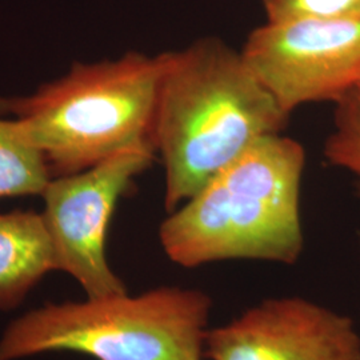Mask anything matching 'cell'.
<instances>
[{
	"instance_id": "cell-1",
	"label": "cell",
	"mask_w": 360,
	"mask_h": 360,
	"mask_svg": "<svg viewBox=\"0 0 360 360\" xmlns=\"http://www.w3.org/2000/svg\"><path fill=\"white\" fill-rule=\"evenodd\" d=\"M288 117L242 52L218 37L166 52L153 144L165 166L168 214L260 139L281 134Z\"/></svg>"
},
{
	"instance_id": "cell-2",
	"label": "cell",
	"mask_w": 360,
	"mask_h": 360,
	"mask_svg": "<svg viewBox=\"0 0 360 360\" xmlns=\"http://www.w3.org/2000/svg\"><path fill=\"white\" fill-rule=\"evenodd\" d=\"M303 146L275 134L223 168L159 227L171 262L196 269L224 260L295 264L303 252Z\"/></svg>"
},
{
	"instance_id": "cell-3",
	"label": "cell",
	"mask_w": 360,
	"mask_h": 360,
	"mask_svg": "<svg viewBox=\"0 0 360 360\" xmlns=\"http://www.w3.org/2000/svg\"><path fill=\"white\" fill-rule=\"evenodd\" d=\"M166 52L129 51L114 60L75 62L25 96L0 98L43 155L52 178L82 172L139 143H153Z\"/></svg>"
},
{
	"instance_id": "cell-4",
	"label": "cell",
	"mask_w": 360,
	"mask_h": 360,
	"mask_svg": "<svg viewBox=\"0 0 360 360\" xmlns=\"http://www.w3.org/2000/svg\"><path fill=\"white\" fill-rule=\"evenodd\" d=\"M212 300L160 285L139 295L47 303L8 324L0 360L77 352L95 360H203Z\"/></svg>"
},
{
	"instance_id": "cell-5",
	"label": "cell",
	"mask_w": 360,
	"mask_h": 360,
	"mask_svg": "<svg viewBox=\"0 0 360 360\" xmlns=\"http://www.w3.org/2000/svg\"><path fill=\"white\" fill-rule=\"evenodd\" d=\"M155 155L153 143H139L89 169L52 178L41 193L56 271L72 276L90 299L129 292L108 263L107 233L119 200Z\"/></svg>"
},
{
	"instance_id": "cell-6",
	"label": "cell",
	"mask_w": 360,
	"mask_h": 360,
	"mask_svg": "<svg viewBox=\"0 0 360 360\" xmlns=\"http://www.w3.org/2000/svg\"><path fill=\"white\" fill-rule=\"evenodd\" d=\"M240 52L288 115L303 104L336 103L360 86V19L267 22Z\"/></svg>"
},
{
	"instance_id": "cell-7",
	"label": "cell",
	"mask_w": 360,
	"mask_h": 360,
	"mask_svg": "<svg viewBox=\"0 0 360 360\" xmlns=\"http://www.w3.org/2000/svg\"><path fill=\"white\" fill-rule=\"evenodd\" d=\"M205 358L360 360V335L349 316L302 296H276L210 328Z\"/></svg>"
},
{
	"instance_id": "cell-8",
	"label": "cell",
	"mask_w": 360,
	"mask_h": 360,
	"mask_svg": "<svg viewBox=\"0 0 360 360\" xmlns=\"http://www.w3.org/2000/svg\"><path fill=\"white\" fill-rule=\"evenodd\" d=\"M51 271L56 263L41 212L0 214V311L18 309Z\"/></svg>"
},
{
	"instance_id": "cell-9",
	"label": "cell",
	"mask_w": 360,
	"mask_h": 360,
	"mask_svg": "<svg viewBox=\"0 0 360 360\" xmlns=\"http://www.w3.org/2000/svg\"><path fill=\"white\" fill-rule=\"evenodd\" d=\"M52 179L37 146L15 119H0V199L41 196Z\"/></svg>"
},
{
	"instance_id": "cell-10",
	"label": "cell",
	"mask_w": 360,
	"mask_h": 360,
	"mask_svg": "<svg viewBox=\"0 0 360 360\" xmlns=\"http://www.w3.org/2000/svg\"><path fill=\"white\" fill-rule=\"evenodd\" d=\"M334 129L324 143V158L360 178V89L335 103Z\"/></svg>"
},
{
	"instance_id": "cell-11",
	"label": "cell",
	"mask_w": 360,
	"mask_h": 360,
	"mask_svg": "<svg viewBox=\"0 0 360 360\" xmlns=\"http://www.w3.org/2000/svg\"><path fill=\"white\" fill-rule=\"evenodd\" d=\"M270 23L300 19H360V0H262Z\"/></svg>"
},
{
	"instance_id": "cell-12",
	"label": "cell",
	"mask_w": 360,
	"mask_h": 360,
	"mask_svg": "<svg viewBox=\"0 0 360 360\" xmlns=\"http://www.w3.org/2000/svg\"><path fill=\"white\" fill-rule=\"evenodd\" d=\"M356 195H358V198L360 199V181L356 184Z\"/></svg>"
},
{
	"instance_id": "cell-13",
	"label": "cell",
	"mask_w": 360,
	"mask_h": 360,
	"mask_svg": "<svg viewBox=\"0 0 360 360\" xmlns=\"http://www.w3.org/2000/svg\"><path fill=\"white\" fill-rule=\"evenodd\" d=\"M359 89H360V86H359Z\"/></svg>"
}]
</instances>
